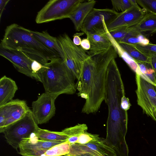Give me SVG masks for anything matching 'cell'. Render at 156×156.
<instances>
[{
	"mask_svg": "<svg viewBox=\"0 0 156 156\" xmlns=\"http://www.w3.org/2000/svg\"><path fill=\"white\" fill-rule=\"evenodd\" d=\"M114 47L90 57L85 62L76 84L78 96L85 100L82 112H97L104 100L107 70L110 62L117 57Z\"/></svg>",
	"mask_w": 156,
	"mask_h": 156,
	"instance_id": "obj_1",
	"label": "cell"
},
{
	"mask_svg": "<svg viewBox=\"0 0 156 156\" xmlns=\"http://www.w3.org/2000/svg\"><path fill=\"white\" fill-rule=\"evenodd\" d=\"M125 90L120 73L115 59L108 67L104 101L108 108L107 131L121 130L127 131L128 116L127 111L122 106V100Z\"/></svg>",
	"mask_w": 156,
	"mask_h": 156,
	"instance_id": "obj_2",
	"label": "cell"
},
{
	"mask_svg": "<svg viewBox=\"0 0 156 156\" xmlns=\"http://www.w3.org/2000/svg\"><path fill=\"white\" fill-rule=\"evenodd\" d=\"M0 44L9 49L21 50L43 66L55 57H60L34 37L30 30L16 23L6 27Z\"/></svg>",
	"mask_w": 156,
	"mask_h": 156,
	"instance_id": "obj_3",
	"label": "cell"
},
{
	"mask_svg": "<svg viewBox=\"0 0 156 156\" xmlns=\"http://www.w3.org/2000/svg\"><path fill=\"white\" fill-rule=\"evenodd\" d=\"M48 95L57 98L62 94H73L76 90V78L60 57L53 58L37 73Z\"/></svg>",
	"mask_w": 156,
	"mask_h": 156,
	"instance_id": "obj_4",
	"label": "cell"
},
{
	"mask_svg": "<svg viewBox=\"0 0 156 156\" xmlns=\"http://www.w3.org/2000/svg\"><path fill=\"white\" fill-rule=\"evenodd\" d=\"M63 54L62 59L78 80L85 61L90 56L81 46L76 45L66 33L57 37Z\"/></svg>",
	"mask_w": 156,
	"mask_h": 156,
	"instance_id": "obj_5",
	"label": "cell"
},
{
	"mask_svg": "<svg viewBox=\"0 0 156 156\" xmlns=\"http://www.w3.org/2000/svg\"><path fill=\"white\" fill-rule=\"evenodd\" d=\"M39 128L30 110L23 118L0 130V132L3 133L7 143L17 150L22 140L30 137Z\"/></svg>",
	"mask_w": 156,
	"mask_h": 156,
	"instance_id": "obj_6",
	"label": "cell"
},
{
	"mask_svg": "<svg viewBox=\"0 0 156 156\" xmlns=\"http://www.w3.org/2000/svg\"><path fill=\"white\" fill-rule=\"evenodd\" d=\"M83 0H50L37 13L35 19L38 24L69 18Z\"/></svg>",
	"mask_w": 156,
	"mask_h": 156,
	"instance_id": "obj_7",
	"label": "cell"
},
{
	"mask_svg": "<svg viewBox=\"0 0 156 156\" xmlns=\"http://www.w3.org/2000/svg\"><path fill=\"white\" fill-rule=\"evenodd\" d=\"M138 105L144 112L156 121V87L136 73Z\"/></svg>",
	"mask_w": 156,
	"mask_h": 156,
	"instance_id": "obj_8",
	"label": "cell"
},
{
	"mask_svg": "<svg viewBox=\"0 0 156 156\" xmlns=\"http://www.w3.org/2000/svg\"><path fill=\"white\" fill-rule=\"evenodd\" d=\"M0 55L10 61L19 72L41 81L37 74L33 73L30 68L31 63L34 60L27 53L21 50L9 49L0 44Z\"/></svg>",
	"mask_w": 156,
	"mask_h": 156,
	"instance_id": "obj_9",
	"label": "cell"
},
{
	"mask_svg": "<svg viewBox=\"0 0 156 156\" xmlns=\"http://www.w3.org/2000/svg\"><path fill=\"white\" fill-rule=\"evenodd\" d=\"M30 110L25 101L18 99L0 106V130L23 118Z\"/></svg>",
	"mask_w": 156,
	"mask_h": 156,
	"instance_id": "obj_10",
	"label": "cell"
},
{
	"mask_svg": "<svg viewBox=\"0 0 156 156\" xmlns=\"http://www.w3.org/2000/svg\"><path fill=\"white\" fill-rule=\"evenodd\" d=\"M56 98L44 92L32 102L31 112L37 125L47 123L54 116L56 110L55 101Z\"/></svg>",
	"mask_w": 156,
	"mask_h": 156,
	"instance_id": "obj_11",
	"label": "cell"
},
{
	"mask_svg": "<svg viewBox=\"0 0 156 156\" xmlns=\"http://www.w3.org/2000/svg\"><path fill=\"white\" fill-rule=\"evenodd\" d=\"M88 154L94 156H117L114 151L107 143L105 139L99 138L85 144L74 143L70 144L69 153L66 156Z\"/></svg>",
	"mask_w": 156,
	"mask_h": 156,
	"instance_id": "obj_12",
	"label": "cell"
},
{
	"mask_svg": "<svg viewBox=\"0 0 156 156\" xmlns=\"http://www.w3.org/2000/svg\"><path fill=\"white\" fill-rule=\"evenodd\" d=\"M106 26L104 21L102 25L94 27L84 33L90 44V49L86 51L90 57L107 50L112 45Z\"/></svg>",
	"mask_w": 156,
	"mask_h": 156,
	"instance_id": "obj_13",
	"label": "cell"
},
{
	"mask_svg": "<svg viewBox=\"0 0 156 156\" xmlns=\"http://www.w3.org/2000/svg\"><path fill=\"white\" fill-rule=\"evenodd\" d=\"M63 141H49L39 139L34 133L20 143L19 154L23 156H41L54 146Z\"/></svg>",
	"mask_w": 156,
	"mask_h": 156,
	"instance_id": "obj_14",
	"label": "cell"
},
{
	"mask_svg": "<svg viewBox=\"0 0 156 156\" xmlns=\"http://www.w3.org/2000/svg\"><path fill=\"white\" fill-rule=\"evenodd\" d=\"M146 12L138 4L135 5L124 12H119L117 17L106 25L107 30L109 31L121 27H129L134 26L142 20Z\"/></svg>",
	"mask_w": 156,
	"mask_h": 156,
	"instance_id": "obj_15",
	"label": "cell"
},
{
	"mask_svg": "<svg viewBox=\"0 0 156 156\" xmlns=\"http://www.w3.org/2000/svg\"><path fill=\"white\" fill-rule=\"evenodd\" d=\"M119 12L112 9L93 8L88 14L83 23L81 31L84 33L92 27L102 25L105 21L106 25L112 21Z\"/></svg>",
	"mask_w": 156,
	"mask_h": 156,
	"instance_id": "obj_16",
	"label": "cell"
},
{
	"mask_svg": "<svg viewBox=\"0 0 156 156\" xmlns=\"http://www.w3.org/2000/svg\"><path fill=\"white\" fill-rule=\"evenodd\" d=\"M96 1L88 0L81 3L75 9L69 18L73 23L75 30H81L82 27L86 17L94 8Z\"/></svg>",
	"mask_w": 156,
	"mask_h": 156,
	"instance_id": "obj_17",
	"label": "cell"
},
{
	"mask_svg": "<svg viewBox=\"0 0 156 156\" xmlns=\"http://www.w3.org/2000/svg\"><path fill=\"white\" fill-rule=\"evenodd\" d=\"M18 90L15 82L5 75L0 79V106L11 101Z\"/></svg>",
	"mask_w": 156,
	"mask_h": 156,
	"instance_id": "obj_18",
	"label": "cell"
},
{
	"mask_svg": "<svg viewBox=\"0 0 156 156\" xmlns=\"http://www.w3.org/2000/svg\"><path fill=\"white\" fill-rule=\"evenodd\" d=\"M130 27L148 38L149 35L156 33V14L147 12L137 24Z\"/></svg>",
	"mask_w": 156,
	"mask_h": 156,
	"instance_id": "obj_19",
	"label": "cell"
},
{
	"mask_svg": "<svg viewBox=\"0 0 156 156\" xmlns=\"http://www.w3.org/2000/svg\"><path fill=\"white\" fill-rule=\"evenodd\" d=\"M31 34L44 46L58 54L62 58V50L59 45L57 38L50 35L47 31L39 32L30 30Z\"/></svg>",
	"mask_w": 156,
	"mask_h": 156,
	"instance_id": "obj_20",
	"label": "cell"
},
{
	"mask_svg": "<svg viewBox=\"0 0 156 156\" xmlns=\"http://www.w3.org/2000/svg\"><path fill=\"white\" fill-rule=\"evenodd\" d=\"M39 139L49 141H63L68 137L61 132H55L39 128L34 133Z\"/></svg>",
	"mask_w": 156,
	"mask_h": 156,
	"instance_id": "obj_21",
	"label": "cell"
},
{
	"mask_svg": "<svg viewBox=\"0 0 156 156\" xmlns=\"http://www.w3.org/2000/svg\"><path fill=\"white\" fill-rule=\"evenodd\" d=\"M129 28V31L120 43H125L133 45L138 44L145 45L150 43L148 38L143 34L131 27Z\"/></svg>",
	"mask_w": 156,
	"mask_h": 156,
	"instance_id": "obj_22",
	"label": "cell"
},
{
	"mask_svg": "<svg viewBox=\"0 0 156 156\" xmlns=\"http://www.w3.org/2000/svg\"><path fill=\"white\" fill-rule=\"evenodd\" d=\"M118 43L135 61L149 63V57L141 52L134 45L124 43Z\"/></svg>",
	"mask_w": 156,
	"mask_h": 156,
	"instance_id": "obj_23",
	"label": "cell"
},
{
	"mask_svg": "<svg viewBox=\"0 0 156 156\" xmlns=\"http://www.w3.org/2000/svg\"><path fill=\"white\" fill-rule=\"evenodd\" d=\"M70 144L64 142L56 145L48 150L41 156H62L69 153Z\"/></svg>",
	"mask_w": 156,
	"mask_h": 156,
	"instance_id": "obj_24",
	"label": "cell"
},
{
	"mask_svg": "<svg viewBox=\"0 0 156 156\" xmlns=\"http://www.w3.org/2000/svg\"><path fill=\"white\" fill-rule=\"evenodd\" d=\"M112 9L117 12H124L138 5L136 0H112Z\"/></svg>",
	"mask_w": 156,
	"mask_h": 156,
	"instance_id": "obj_25",
	"label": "cell"
},
{
	"mask_svg": "<svg viewBox=\"0 0 156 156\" xmlns=\"http://www.w3.org/2000/svg\"><path fill=\"white\" fill-rule=\"evenodd\" d=\"M130 30L129 27L123 26L108 31L109 34L118 43L123 39Z\"/></svg>",
	"mask_w": 156,
	"mask_h": 156,
	"instance_id": "obj_26",
	"label": "cell"
},
{
	"mask_svg": "<svg viewBox=\"0 0 156 156\" xmlns=\"http://www.w3.org/2000/svg\"><path fill=\"white\" fill-rule=\"evenodd\" d=\"M136 1L147 12L156 14V0H136Z\"/></svg>",
	"mask_w": 156,
	"mask_h": 156,
	"instance_id": "obj_27",
	"label": "cell"
},
{
	"mask_svg": "<svg viewBox=\"0 0 156 156\" xmlns=\"http://www.w3.org/2000/svg\"><path fill=\"white\" fill-rule=\"evenodd\" d=\"M99 135L88 133L87 131L81 133L76 143L85 144L91 141H95L99 138Z\"/></svg>",
	"mask_w": 156,
	"mask_h": 156,
	"instance_id": "obj_28",
	"label": "cell"
},
{
	"mask_svg": "<svg viewBox=\"0 0 156 156\" xmlns=\"http://www.w3.org/2000/svg\"><path fill=\"white\" fill-rule=\"evenodd\" d=\"M134 46L141 52L148 56L151 54H156V44L149 43L145 45L138 44Z\"/></svg>",
	"mask_w": 156,
	"mask_h": 156,
	"instance_id": "obj_29",
	"label": "cell"
},
{
	"mask_svg": "<svg viewBox=\"0 0 156 156\" xmlns=\"http://www.w3.org/2000/svg\"><path fill=\"white\" fill-rule=\"evenodd\" d=\"M141 76L156 87V76L151 66L149 67L144 73Z\"/></svg>",
	"mask_w": 156,
	"mask_h": 156,
	"instance_id": "obj_30",
	"label": "cell"
},
{
	"mask_svg": "<svg viewBox=\"0 0 156 156\" xmlns=\"http://www.w3.org/2000/svg\"><path fill=\"white\" fill-rule=\"evenodd\" d=\"M43 66L38 61L33 60L31 64V69L34 73L37 74L43 67Z\"/></svg>",
	"mask_w": 156,
	"mask_h": 156,
	"instance_id": "obj_31",
	"label": "cell"
},
{
	"mask_svg": "<svg viewBox=\"0 0 156 156\" xmlns=\"http://www.w3.org/2000/svg\"><path fill=\"white\" fill-rule=\"evenodd\" d=\"M149 63L154 70L156 76V54H152L148 55Z\"/></svg>",
	"mask_w": 156,
	"mask_h": 156,
	"instance_id": "obj_32",
	"label": "cell"
},
{
	"mask_svg": "<svg viewBox=\"0 0 156 156\" xmlns=\"http://www.w3.org/2000/svg\"><path fill=\"white\" fill-rule=\"evenodd\" d=\"M121 103L122 109L126 111L129 109L131 105L129 98L125 96L123 97Z\"/></svg>",
	"mask_w": 156,
	"mask_h": 156,
	"instance_id": "obj_33",
	"label": "cell"
},
{
	"mask_svg": "<svg viewBox=\"0 0 156 156\" xmlns=\"http://www.w3.org/2000/svg\"><path fill=\"white\" fill-rule=\"evenodd\" d=\"M80 45L81 47L86 51H89L90 48V41L87 38L82 40Z\"/></svg>",
	"mask_w": 156,
	"mask_h": 156,
	"instance_id": "obj_34",
	"label": "cell"
},
{
	"mask_svg": "<svg viewBox=\"0 0 156 156\" xmlns=\"http://www.w3.org/2000/svg\"><path fill=\"white\" fill-rule=\"evenodd\" d=\"M82 33H77L75 34L73 36V42L76 45L79 46L80 45L82 40L80 36L82 35Z\"/></svg>",
	"mask_w": 156,
	"mask_h": 156,
	"instance_id": "obj_35",
	"label": "cell"
},
{
	"mask_svg": "<svg viewBox=\"0 0 156 156\" xmlns=\"http://www.w3.org/2000/svg\"><path fill=\"white\" fill-rule=\"evenodd\" d=\"M81 133L69 137L66 140L65 142H66L70 144L76 143Z\"/></svg>",
	"mask_w": 156,
	"mask_h": 156,
	"instance_id": "obj_36",
	"label": "cell"
},
{
	"mask_svg": "<svg viewBox=\"0 0 156 156\" xmlns=\"http://www.w3.org/2000/svg\"><path fill=\"white\" fill-rule=\"evenodd\" d=\"M9 0H0V18L1 19L3 12L6 5L9 1Z\"/></svg>",
	"mask_w": 156,
	"mask_h": 156,
	"instance_id": "obj_37",
	"label": "cell"
},
{
	"mask_svg": "<svg viewBox=\"0 0 156 156\" xmlns=\"http://www.w3.org/2000/svg\"><path fill=\"white\" fill-rule=\"evenodd\" d=\"M72 156H94L91 154H82L77 155H73Z\"/></svg>",
	"mask_w": 156,
	"mask_h": 156,
	"instance_id": "obj_38",
	"label": "cell"
},
{
	"mask_svg": "<svg viewBox=\"0 0 156 156\" xmlns=\"http://www.w3.org/2000/svg\"><path fill=\"white\" fill-rule=\"evenodd\" d=\"M63 156H65V155H63Z\"/></svg>",
	"mask_w": 156,
	"mask_h": 156,
	"instance_id": "obj_39",
	"label": "cell"
}]
</instances>
